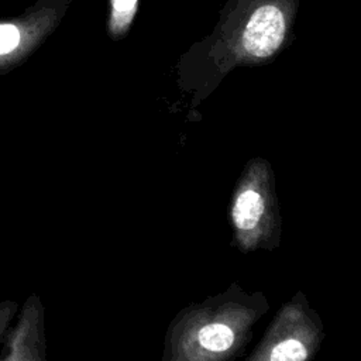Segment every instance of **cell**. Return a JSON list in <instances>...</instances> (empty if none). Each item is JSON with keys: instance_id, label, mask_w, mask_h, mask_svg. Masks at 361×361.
Segmentation results:
<instances>
[{"instance_id": "1", "label": "cell", "mask_w": 361, "mask_h": 361, "mask_svg": "<svg viewBox=\"0 0 361 361\" xmlns=\"http://www.w3.org/2000/svg\"><path fill=\"white\" fill-rule=\"evenodd\" d=\"M302 0H226L212 31L175 63V80L189 96L188 118L237 68L274 62L295 38Z\"/></svg>"}, {"instance_id": "2", "label": "cell", "mask_w": 361, "mask_h": 361, "mask_svg": "<svg viewBox=\"0 0 361 361\" xmlns=\"http://www.w3.org/2000/svg\"><path fill=\"white\" fill-rule=\"evenodd\" d=\"M269 310L264 292H245L238 282L182 307L169 323L165 361H228L243 355L255 323Z\"/></svg>"}, {"instance_id": "3", "label": "cell", "mask_w": 361, "mask_h": 361, "mask_svg": "<svg viewBox=\"0 0 361 361\" xmlns=\"http://www.w3.org/2000/svg\"><path fill=\"white\" fill-rule=\"evenodd\" d=\"M231 245L243 254L274 251L281 245L282 217L271 162L250 158L231 190L227 207Z\"/></svg>"}, {"instance_id": "4", "label": "cell", "mask_w": 361, "mask_h": 361, "mask_svg": "<svg viewBox=\"0 0 361 361\" xmlns=\"http://www.w3.org/2000/svg\"><path fill=\"white\" fill-rule=\"evenodd\" d=\"M320 314L306 295L298 290L285 302L245 361H309L320 351L324 340Z\"/></svg>"}, {"instance_id": "5", "label": "cell", "mask_w": 361, "mask_h": 361, "mask_svg": "<svg viewBox=\"0 0 361 361\" xmlns=\"http://www.w3.org/2000/svg\"><path fill=\"white\" fill-rule=\"evenodd\" d=\"M72 0H35L23 16L0 21V58L11 56L49 34L66 14Z\"/></svg>"}, {"instance_id": "6", "label": "cell", "mask_w": 361, "mask_h": 361, "mask_svg": "<svg viewBox=\"0 0 361 361\" xmlns=\"http://www.w3.org/2000/svg\"><path fill=\"white\" fill-rule=\"evenodd\" d=\"M140 0H109L107 32L113 39H120L130 31L138 11Z\"/></svg>"}]
</instances>
